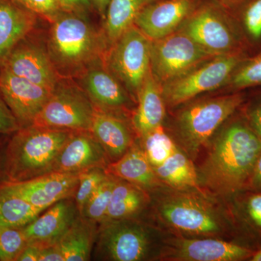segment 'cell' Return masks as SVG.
<instances>
[{"instance_id":"26","label":"cell","mask_w":261,"mask_h":261,"mask_svg":"<svg viewBox=\"0 0 261 261\" xmlns=\"http://www.w3.org/2000/svg\"><path fill=\"white\" fill-rule=\"evenodd\" d=\"M154 172L165 186L177 190H197L201 188L194 161L179 147Z\"/></svg>"},{"instance_id":"16","label":"cell","mask_w":261,"mask_h":261,"mask_svg":"<svg viewBox=\"0 0 261 261\" xmlns=\"http://www.w3.org/2000/svg\"><path fill=\"white\" fill-rule=\"evenodd\" d=\"M3 68L15 75L51 90L62 77L57 71L47 45L29 42L24 38L3 61Z\"/></svg>"},{"instance_id":"27","label":"cell","mask_w":261,"mask_h":261,"mask_svg":"<svg viewBox=\"0 0 261 261\" xmlns=\"http://www.w3.org/2000/svg\"><path fill=\"white\" fill-rule=\"evenodd\" d=\"M97 224L81 215L75 219L57 243L65 261L89 260L92 245L97 237Z\"/></svg>"},{"instance_id":"14","label":"cell","mask_w":261,"mask_h":261,"mask_svg":"<svg viewBox=\"0 0 261 261\" xmlns=\"http://www.w3.org/2000/svg\"><path fill=\"white\" fill-rule=\"evenodd\" d=\"M79 175L51 172L27 181H9L0 189L45 211L58 201L74 197L80 181Z\"/></svg>"},{"instance_id":"35","label":"cell","mask_w":261,"mask_h":261,"mask_svg":"<svg viewBox=\"0 0 261 261\" xmlns=\"http://www.w3.org/2000/svg\"><path fill=\"white\" fill-rule=\"evenodd\" d=\"M27 243L23 228L0 226V260H16Z\"/></svg>"},{"instance_id":"19","label":"cell","mask_w":261,"mask_h":261,"mask_svg":"<svg viewBox=\"0 0 261 261\" xmlns=\"http://www.w3.org/2000/svg\"><path fill=\"white\" fill-rule=\"evenodd\" d=\"M80 215L74 197L65 198L53 204L22 228L28 243L42 249L56 245Z\"/></svg>"},{"instance_id":"45","label":"cell","mask_w":261,"mask_h":261,"mask_svg":"<svg viewBox=\"0 0 261 261\" xmlns=\"http://www.w3.org/2000/svg\"><path fill=\"white\" fill-rule=\"evenodd\" d=\"M250 260L261 261V247L255 252V253L253 254Z\"/></svg>"},{"instance_id":"18","label":"cell","mask_w":261,"mask_h":261,"mask_svg":"<svg viewBox=\"0 0 261 261\" xmlns=\"http://www.w3.org/2000/svg\"><path fill=\"white\" fill-rule=\"evenodd\" d=\"M110 161L102 146L90 130H74L61 149L53 172L80 173L107 167Z\"/></svg>"},{"instance_id":"31","label":"cell","mask_w":261,"mask_h":261,"mask_svg":"<svg viewBox=\"0 0 261 261\" xmlns=\"http://www.w3.org/2000/svg\"><path fill=\"white\" fill-rule=\"evenodd\" d=\"M141 147L152 167H159L178 148V145L163 125L139 137Z\"/></svg>"},{"instance_id":"15","label":"cell","mask_w":261,"mask_h":261,"mask_svg":"<svg viewBox=\"0 0 261 261\" xmlns=\"http://www.w3.org/2000/svg\"><path fill=\"white\" fill-rule=\"evenodd\" d=\"M53 90L15 75L6 68L0 72V93L20 128L32 126L50 97Z\"/></svg>"},{"instance_id":"5","label":"cell","mask_w":261,"mask_h":261,"mask_svg":"<svg viewBox=\"0 0 261 261\" xmlns=\"http://www.w3.org/2000/svg\"><path fill=\"white\" fill-rule=\"evenodd\" d=\"M246 100V94L241 91L189 103L176 115L171 137L195 161L215 134Z\"/></svg>"},{"instance_id":"39","label":"cell","mask_w":261,"mask_h":261,"mask_svg":"<svg viewBox=\"0 0 261 261\" xmlns=\"http://www.w3.org/2000/svg\"><path fill=\"white\" fill-rule=\"evenodd\" d=\"M63 11L86 14L92 8L90 0H58Z\"/></svg>"},{"instance_id":"30","label":"cell","mask_w":261,"mask_h":261,"mask_svg":"<svg viewBox=\"0 0 261 261\" xmlns=\"http://www.w3.org/2000/svg\"><path fill=\"white\" fill-rule=\"evenodd\" d=\"M44 211L0 189V226L23 228Z\"/></svg>"},{"instance_id":"33","label":"cell","mask_w":261,"mask_h":261,"mask_svg":"<svg viewBox=\"0 0 261 261\" xmlns=\"http://www.w3.org/2000/svg\"><path fill=\"white\" fill-rule=\"evenodd\" d=\"M116 178L108 175L87 201L81 216L99 224L104 221Z\"/></svg>"},{"instance_id":"36","label":"cell","mask_w":261,"mask_h":261,"mask_svg":"<svg viewBox=\"0 0 261 261\" xmlns=\"http://www.w3.org/2000/svg\"><path fill=\"white\" fill-rule=\"evenodd\" d=\"M24 9L51 22L63 11L58 0H11Z\"/></svg>"},{"instance_id":"34","label":"cell","mask_w":261,"mask_h":261,"mask_svg":"<svg viewBox=\"0 0 261 261\" xmlns=\"http://www.w3.org/2000/svg\"><path fill=\"white\" fill-rule=\"evenodd\" d=\"M108 176L105 168H92L80 173V181L74 200L80 215L91 196Z\"/></svg>"},{"instance_id":"22","label":"cell","mask_w":261,"mask_h":261,"mask_svg":"<svg viewBox=\"0 0 261 261\" xmlns=\"http://www.w3.org/2000/svg\"><path fill=\"white\" fill-rule=\"evenodd\" d=\"M137 107L132 115V125L137 137L162 126L166 118V104L161 85L149 72L137 99Z\"/></svg>"},{"instance_id":"17","label":"cell","mask_w":261,"mask_h":261,"mask_svg":"<svg viewBox=\"0 0 261 261\" xmlns=\"http://www.w3.org/2000/svg\"><path fill=\"white\" fill-rule=\"evenodd\" d=\"M202 0H153L136 18L135 25L150 39L158 40L177 32Z\"/></svg>"},{"instance_id":"20","label":"cell","mask_w":261,"mask_h":261,"mask_svg":"<svg viewBox=\"0 0 261 261\" xmlns=\"http://www.w3.org/2000/svg\"><path fill=\"white\" fill-rule=\"evenodd\" d=\"M90 132L102 146L110 163L121 159L136 142L135 130L125 116L97 108Z\"/></svg>"},{"instance_id":"10","label":"cell","mask_w":261,"mask_h":261,"mask_svg":"<svg viewBox=\"0 0 261 261\" xmlns=\"http://www.w3.org/2000/svg\"><path fill=\"white\" fill-rule=\"evenodd\" d=\"M150 39L133 25L108 48L105 55L106 66L136 103L150 72Z\"/></svg>"},{"instance_id":"6","label":"cell","mask_w":261,"mask_h":261,"mask_svg":"<svg viewBox=\"0 0 261 261\" xmlns=\"http://www.w3.org/2000/svg\"><path fill=\"white\" fill-rule=\"evenodd\" d=\"M97 237L99 257L112 261L160 260L167 239L162 228L137 218L102 221Z\"/></svg>"},{"instance_id":"28","label":"cell","mask_w":261,"mask_h":261,"mask_svg":"<svg viewBox=\"0 0 261 261\" xmlns=\"http://www.w3.org/2000/svg\"><path fill=\"white\" fill-rule=\"evenodd\" d=\"M153 0H110L102 33L108 48L133 25L142 10Z\"/></svg>"},{"instance_id":"21","label":"cell","mask_w":261,"mask_h":261,"mask_svg":"<svg viewBox=\"0 0 261 261\" xmlns=\"http://www.w3.org/2000/svg\"><path fill=\"white\" fill-rule=\"evenodd\" d=\"M105 171L107 174L130 182L150 194L166 187L160 181L143 149L137 142L121 159L110 163Z\"/></svg>"},{"instance_id":"29","label":"cell","mask_w":261,"mask_h":261,"mask_svg":"<svg viewBox=\"0 0 261 261\" xmlns=\"http://www.w3.org/2000/svg\"><path fill=\"white\" fill-rule=\"evenodd\" d=\"M231 13L247 53L250 56L260 51L261 0H247Z\"/></svg>"},{"instance_id":"11","label":"cell","mask_w":261,"mask_h":261,"mask_svg":"<svg viewBox=\"0 0 261 261\" xmlns=\"http://www.w3.org/2000/svg\"><path fill=\"white\" fill-rule=\"evenodd\" d=\"M215 56L179 29L151 41V73L162 85Z\"/></svg>"},{"instance_id":"12","label":"cell","mask_w":261,"mask_h":261,"mask_svg":"<svg viewBox=\"0 0 261 261\" xmlns=\"http://www.w3.org/2000/svg\"><path fill=\"white\" fill-rule=\"evenodd\" d=\"M256 250L216 238L166 239L160 260L239 261L250 259Z\"/></svg>"},{"instance_id":"43","label":"cell","mask_w":261,"mask_h":261,"mask_svg":"<svg viewBox=\"0 0 261 261\" xmlns=\"http://www.w3.org/2000/svg\"><path fill=\"white\" fill-rule=\"evenodd\" d=\"M110 0H90L92 8L95 9L99 15L105 18Z\"/></svg>"},{"instance_id":"4","label":"cell","mask_w":261,"mask_h":261,"mask_svg":"<svg viewBox=\"0 0 261 261\" xmlns=\"http://www.w3.org/2000/svg\"><path fill=\"white\" fill-rule=\"evenodd\" d=\"M73 132L36 126L17 130L5 159L9 181H27L53 172L58 155Z\"/></svg>"},{"instance_id":"7","label":"cell","mask_w":261,"mask_h":261,"mask_svg":"<svg viewBox=\"0 0 261 261\" xmlns=\"http://www.w3.org/2000/svg\"><path fill=\"white\" fill-rule=\"evenodd\" d=\"M180 30L215 56L247 53L232 14L216 0H202Z\"/></svg>"},{"instance_id":"37","label":"cell","mask_w":261,"mask_h":261,"mask_svg":"<svg viewBox=\"0 0 261 261\" xmlns=\"http://www.w3.org/2000/svg\"><path fill=\"white\" fill-rule=\"evenodd\" d=\"M243 115L252 129L261 138V96L247 105Z\"/></svg>"},{"instance_id":"2","label":"cell","mask_w":261,"mask_h":261,"mask_svg":"<svg viewBox=\"0 0 261 261\" xmlns=\"http://www.w3.org/2000/svg\"><path fill=\"white\" fill-rule=\"evenodd\" d=\"M151 195L160 226L175 236L224 240L235 234L228 205L207 192L163 187Z\"/></svg>"},{"instance_id":"24","label":"cell","mask_w":261,"mask_h":261,"mask_svg":"<svg viewBox=\"0 0 261 261\" xmlns=\"http://www.w3.org/2000/svg\"><path fill=\"white\" fill-rule=\"evenodd\" d=\"M228 202L235 234L261 245V192H240Z\"/></svg>"},{"instance_id":"1","label":"cell","mask_w":261,"mask_h":261,"mask_svg":"<svg viewBox=\"0 0 261 261\" xmlns=\"http://www.w3.org/2000/svg\"><path fill=\"white\" fill-rule=\"evenodd\" d=\"M229 119L211 138L204 160L195 166L201 188L227 202L245 190L261 152V138L244 115Z\"/></svg>"},{"instance_id":"40","label":"cell","mask_w":261,"mask_h":261,"mask_svg":"<svg viewBox=\"0 0 261 261\" xmlns=\"http://www.w3.org/2000/svg\"><path fill=\"white\" fill-rule=\"evenodd\" d=\"M261 192V152L255 163L244 191Z\"/></svg>"},{"instance_id":"3","label":"cell","mask_w":261,"mask_h":261,"mask_svg":"<svg viewBox=\"0 0 261 261\" xmlns=\"http://www.w3.org/2000/svg\"><path fill=\"white\" fill-rule=\"evenodd\" d=\"M48 53L62 78L75 79L108 49L102 31H97L84 13L62 11L51 22Z\"/></svg>"},{"instance_id":"32","label":"cell","mask_w":261,"mask_h":261,"mask_svg":"<svg viewBox=\"0 0 261 261\" xmlns=\"http://www.w3.org/2000/svg\"><path fill=\"white\" fill-rule=\"evenodd\" d=\"M226 85L231 92L261 87V50L245 58L233 71Z\"/></svg>"},{"instance_id":"8","label":"cell","mask_w":261,"mask_h":261,"mask_svg":"<svg viewBox=\"0 0 261 261\" xmlns=\"http://www.w3.org/2000/svg\"><path fill=\"white\" fill-rule=\"evenodd\" d=\"M248 56L245 51L216 56L162 84L166 106H181L201 94L226 86L233 71Z\"/></svg>"},{"instance_id":"38","label":"cell","mask_w":261,"mask_h":261,"mask_svg":"<svg viewBox=\"0 0 261 261\" xmlns=\"http://www.w3.org/2000/svg\"><path fill=\"white\" fill-rule=\"evenodd\" d=\"M20 128V125L14 115L6 103L0 99V133L11 134Z\"/></svg>"},{"instance_id":"44","label":"cell","mask_w":261,"mask_h":261,"mask_svg":"<svg viewBox=\"0 0 261 261\" xmlns=\"http://www.w3.org/2000/svg\"><path fill=\"white\" fill-rule=\"evenodd\" d=\"M216 1L219 2L231 12L236 10L247 0H216Z\"/></svg>"},{"instance_id":"41","label":"cell","mask_w":261,"mask_h":261,"mask_svg":"<svg viewBox=\"0 0 261 261\" xmlns=\"http://www.w3.org/2000/svg\"><path fill=\"white\" fill-rule=\"evenodd\" d=\"M39 261H65V257L56 244L41 249Z\"/></svg>"},{"instance_id":"42","label":"cell","mask_w":261,"mask_h":261,"mask_svg":"<svg viewBox=\"0 0 261 261\" xmlns=\"http://www.w3.org/2000/svg\"><path fill=\"white\" fill-rule=\"evenodd\" d=\"M41 248L34 243H28L16 260L18 261H39Z\"/></svg>"},{"instance_id":"13","label":"cell","mask_w":261,"mask_h":261,"mask_svg":"<svg viewBox=\"0 0 261 261\" xmlns=\"http://www.w3.org/2000/svg\"><path fill=\"white\" fill-rule=\"evenodd\" d=\"M75 79L98 109L126 117L136 103L108 69L104 58L89 65Z\"/></svg>"},{"instance_id":"25","label":"cell","mask_w":261,"mask_h":261,"mask_svg":"<svg viewBox=\"0 0 261 261\" xmlns=\"http://www.w3.org/2000/svg\"><path fill=\"white\" fill-rule=\"evenodd\" d=\"M151 202L152 196L149 192L117 178L104 221L137 218Z\"/></svg>"},{"instance_id":"23","label":"cell","mask_w":261,"mask_h":261,"mask_svg":"<svg viewBox=\"0 0 261 261\" xmlns=\"http://www.w3.org/2000/svg\"><path fill=\"white\" fill-rule=\"evenodd\" d=\"M37 17L11 0H0V63L32 32Z\"/></svg>"},{"instance_id":"9","label":"cell","mask_w":261,"mask_h":261,"mask_svg":"<svg viewBox=\"0 0 261 261\" xmlns=\"http://www.w3.org/2000/svg\"><path fill=\"white\" fill-rule=\"evenodd\" d=\"M95 106L73 79L61 78L32 126L90 130Z\"/></svg>"}]
</instances>
